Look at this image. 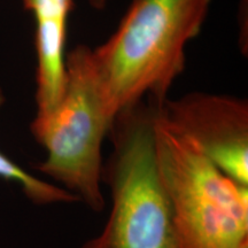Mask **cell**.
Returning <instances> with one entry per match:
<instances>
[{"instance_id": "obj_1", "label": "cell", "mask_w": 248, "mask_h": 248, "mask_svg": "<svg viewBox=\"0 0 248 248\" xmlns=\"http://www.w3.org/2000/svg\"><path fill=\"white\" fill-rule=\"evenodd\" d=\"M210 0H132L115 32L91 57L114 116L147 97L167 100L185 68V47L200 33Z\"/></svg>"}, {"instance_id": "obj_2", "label": "cell", "mask_w": 248, "mask_h": 248, "mask_svg": "<svg viewBox=\"0 0 248 248\" xmlns=\"http://www.w3.org/2000/svg\"><path fill=\"white\" fill-rule=\"evenodd\" d=\"M160 106L140 101L115 117L113 151L102 170L110 188L109 216L80 248H183L157 166L154 124Z\"/></svg>"}, {"instance_id": "obj_3", "label": "cell", "mask_w": 248, "mask_h": 248, "mask_svg": "<svg viewBox=\"0 0 248 248\" xmlns=\"http://www.w3.org/2000/svg\"><path fill=\"white\" fill-rule=\"evenodd\" d=\"M92 49L78 45L66 57V86L48 117L31 123V132L46 150L36 167L75 194L93 212L105 207L102 195V142L115 116L108 108L92 63Z\"/></svg>"}, {"instance_id": "obj_4", "label": "cell", "mask_w": 248, "mask_h": 248, "mask_svg": "<svg viewBox=\"0 0 248 248\" xmlns=\"http://www.w3.org/2000/svg\"><path fill=\"white\" fill-rule=\"evenodd\" d=\"M160 176L171 200L183 248H248V186L217 168L169 126L154 124Z\"/></svg>"}, {"instance_id": "obj_5", "label": "cell", "mask_w": 248, "mask_h": 248, "mask_svg": "<svg viewBox=\"0 0 248 248\" xmlns=\"http://www.w3.org/2000/svg\"><path fill=\"white\" fill-rule=\"evenodd\" d=\"M171 129L201 151L217 168L248 186V102L241 98L192 92L160 107Z\"/></svg>"}, {"instance_id": "obj_6", "label": "cell", "mask_w": 248, "mask_h": 248, "mask_svg": "<svg viewBox=\"0 0 248 248\" xmlns=\"http://www.w3.org/2000/svg\"><path fill=\"white\" fill-rule=\"evenodd\" d=\"M35 17L37 54L36 104L32 122L53 113L66 86V38L73 0H22Z\"/></svg>"}, {"instance_id": "obj_7", "label": "cell", "mask_w": 248, "mask_h": 248, "mask_svg": "<svg viewBox=\"0 0 248 248\" xmlns=\"http://www.w3.org/2000/svg\"><path fill=\"white\" fill-rule=\"evenodd\" d=\"M5 102V95L0 89V108ZM0 178L15 182L31 202L37 204L75 203L79 199L61 186L51 184L21 168L17 163L0 152Z\"/></svg>"}, {"instance_id": "obj_8", "label": "cell", "mask_w": 248, "mask_h": 248, "mask_svg": "<svg viewBox=\"0 0 248 248\" xmlns=\"http://www.w3.org/2000/svg\"><path fill=\"white\" fill-rule=\"evenodd\" d=\"M90 2L95 9H101L107 5L108 0H90Z\"/></svg>"}]
</instances>
